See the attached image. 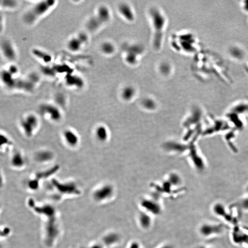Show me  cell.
I'll return each mask as SVG.
<instances>
[{"mask_svg":"<svg viewBox=\"0 0 248 248\" xmlns=\"http://www.w3.org/2000/svg\"><path fill=\"white\" fill-rule=\"evenodd\" d=\"M136 92L133 87L128 86L125 87L122 91V97L125 100L130 101L133 99L135 96Z\"/></svg>","mask_w":248,"mask_h":248,"instance_id":"5bb4252c","label":"cell"},{"mask_svg":"<svg viewBox=\"0 0 248 248\" xmlns=\"http://www.w3.org/2000/svg\"><path fill=\"white\" fill-rule=\"evenodd\" d=\"M142 103L143 107L148 110H153L156 107L155 102L150 98H145L142 101Z\"/></svg>","mask_w":248,"mask_h":248,"instance_id":"ffe728a7","label":"cell"},{"mask_svg":"<svg viewBox=\"0 0 248 248\" xmlns=\"http://www.w3.org/2000/svg\"><path fill=\"white\" fill-rule=\"evenodd\" d=\"M1 146H2V145H3L4 146H5V145H9L11 144V142L9 141V140L8 139V138H7L6 136H1Z\"/></svg>","mask_w":248,"mask_h":248,"instance_id":"cb8c5ba5","label":"cell"},{"mask_svg":"<svg viewBox=\"0 0 248 248\" xmlns=\"http://www.w3.org/2000/svg\"><path fill=\"white\" fill-rule=\"evenodd\" d=\"M88 36L86 33H80L69 41L67 43L68 48L71 52H78L88 42Z\"/></svg>","mask_w":248,"mask_h":248,"instance_id":"8992f818","label":"cell"},{"mask_svg":"<svg viewBox=\"0 0 248 248\" xmlns=\"http://www.w3.org/2000/svg\"><path fill=\"white\" fill-rule=\"evenodd\" d=\"M101 50L103 53L106 55H111L115 52V45L111 42L106 41L102 44Z\"/></svg>","mask_w":248,"mask_h":248,"instance_id":"ac0fdd59","label":"cell"},{"mask_svg":"<svg viewBox=\"0 0 248 248\" xmlns=\"http://www.w3.org/2000/svg\"><path fill=\"white\" fill-rule=\"evenodd\" d=\"M96 136L100 142H105L108 137L107 130L103 126H99L96 130Z\"/></svg>","mask_w":248,"mask_h":248,"instance_id":"2e32d148","label":"cell"},{"mask_svg":"<svg viewBox=\"0 0 248 248\" xmlns=\"http://www.w3.org/2000/svg\"><path fill=\"white\" fill-rule=\"evenodd\" d=\"M33 53L34 54L35 56L42 60L45 63H48L51 61L52 60V58L49 54L38 49H34L33 50Z\"/></svg>","mask_w":248,"mask_h":248,"instance_id":"d6986e66","label":"cell"},{"mask_svg":"<svg viewBox=\"0 0 248 248\" xmlns=\"http://www.w3.org/2000/svg\"><path fill=\"white\" fill-rule=\"evenodd\" d=\"M120 14L126 20L129 22H133L135 18L134 12L132 8L128 4L122 3L119 5L118 7Z\"/></svg>","mask_w":248,"mask_h":248,"instance_id":"8fae6325","label":"cell"},{"mask_svg":"<svg viewBox=\"0 0 248 248\" xmlns=\"http://www.w3.org/2000/svg\"><path fill=\"white\" fill-rule=\"evenodd\" d=\"M56 4L54 0L42 1L35 4L27 11L23 16V20L27 25H32L44 16Z\"/></svg>","mask_w":248,"mask_h":248,"instance_id":"7a4b0ae2","label":"cell"},{"mask_svg":"<svg viewBox=\"0 0 248 248\" xmlns=\"http://www.w3.org/2000/svg\"><path fill=\"white\" fill-rule=\"evenodd\" d=\"M160 70L165 75L168 74L171 71V67L169 64L167 63L162 64L160 66Z\"/></svg>","mask_w":248,"mask_h":248,"instance_id":"44dd1931","label":"cell"},{"mask_svg":"<svg viewBox=\"0 0 248 248\" xmlns=\"http://www.w3.org/2000/svg\"><path fill=\"white\" fill-rule=\"evenodd\" d=\"M8 71L13 76L15 74L17 73L18 72V69L15 66L12 65L10 67Z\"/></svg>","mask_w":248,"mask_h":248,"instance_id":"d4e9b609","label":"cell"},{"mask_svg":"<svg viewBox=\"0 0 248 248\" xmlns=\"http://www.w3.org/2000/svg\"><path fill=\"white\" fill-rule=\"evenodd\" d=\"M110 18L109 9L105 6H102L98 7L96 13L89 18L86 26L90 31H95L108 22Z\"/></svg>","mask_w":248,"mask_h":248,"instance_id":"3957f363","label":"cell"},{"mask_svg":"<svg viewBox=\"0 0 248 248\" xmlns=\"http://www.w3.org/2000/svg\"><path fill=\"white\" fill-rule=\"evenodd\" d=\"M223 229L222 227L220 225L205 223L200 227L199 231L202 236L204 237H209L221 234Z\"/></svg>","mask_w":248,"mask_h":248,"instance_id":"ba28073f","label":"cell"},{"mask_svg":"<svg viewBox=\"0 0 248 248\" xmlns=\"http://www.w3.org/2000/svg\"><path fill=\"white\" fill-rule=\"evenodd\" d=\"M1 50L3 56L9 61L15 60L17 57L13 45L8 40H4L1 42Z\"/></svg>","mask_w":248,"mask_h":248,"instance_id":"9c48e42d","label":"cell"},{"mask_svg":"<svg viewBox=\"0 0 248 248\" xmlns=\"http://www.w3.org/2000/svg\"><path fill=\"white\" fill-rule=\"evenodd\" d=\"M39 123L38 119L36 115L29 114L21 120L20 126L25 135L30 137L33 135Z\"/></svg>","mask_w":248,"mask_h":248,"instance_id":"5b68a950","label":"cell"},{"mask_svg":"<svg viewBox=\"0 0 248 248\" xmlns=\"http://www.w3.org/2000/svg\"><path fill=\"white\" fill-rule=\"evenodd\" d=\"M150 15L154 31L153 45L155 49L159 50L162 43L166 18L161 12L156 7L151 8Z\"/></svg>","mask_w":248,"mask_h":248,"instance_id":"6da1fadb","label":"cell"},{"mask_svg":"<svg viewBox=\"0 0 248 248\" xmlns=\"http://www.w3.org/2000/svg\"><path fill=\"white\" fill-rule=\"evenodd\" d=\"M1 5L5 7L12 8L15 7L17 5V2L15 1H2Z\"/></svg>","mask_w":248,"mask_h":248,"instance_id":"7402d4cb","label":"cell"},{"mask_svg":"<svg viewBox=\"0 0 248 248\" xmlns=\"http://www.w3.org/2000/svg\"><path fill=\"white\" fill-rule=\"evenodd\" d=\"M246 66L247 69V70H248V61H247V63L246 65Z\"/></svg>","mask_w":248,"mask_h":248,"instance_id":"4316f807","label":"cell"},{"mask_svg":"<svg viewBox=\"0 0 248 248\" xmlns=\"http://www.w3.org/2000/svg\"><path fill=\"white\" fill-rule=\"evenodd\" d=\"M35 158L36 160L40 162H47L53 159V154L50 151H41L36 154Z\"/></svg>","mask_w":248,"mask_h":248,"instance_id":"4fadbf2b","label":"cell"},{"mask_svg":"<svg viewBox=\"0 0 248 248\" xmlns=\"http://www.w3.org/2000/svg\"><path fill=\"white\" fill-rule=\"evenodd\" d=\"M40 111L45 115H47L53 122H59L62 118L61 112L57 107L50 104L45 103L40 107Z\"/></svg>","mask_w":248,"mask_h":248,"instance_id":"52a82bcc","label":"cell"},{"mask_svg":"<svg viewBox=\"0 0 248 248\" xmlns=\"http://www.w3.org/2000/svg\"><path fill=\"white\" fill-rule=\"evenodd\" d=\"M59 169H60V166L59 165H56V166L47 169V170H45L42 172H38L36 175V179L38 180L39 179L46 178L49 176H52L53 174L56 173Z\"/></svg>","mask_w":248,"mask_h":248,"instance_id":"9a60e30c","label":"cell"},{"mask_svg":"<svg viewBox=\"0 0 248 248\" xmlns=\"http://www.w3.org/2000/svg\"><path fill=\"white\" fill-rule=\"evenodd\" d=\"M113 192V188L111 186L106 185L103 186L100 189H99L95 194L98 197L107 198L112 195Z\"/></svg>","mask_w":248,"mask_h":248,"instance_id":"e0dca14e","label":"cell"},{"mask_svg":"<svg viewBox=\"0 0 248 248\" xmlns=\"http://www.w3.org/2000/svg\"><path fill=\"white\" fill-rule=\"evenodd\" d=\"M63 137L67 144L70 147H76L79 143V136L72 130H65L63 133Z\"/></svg>","mask_w":248,"mask_h":248,"instance_id":"30bf717a","label":"cell"},{"mask_svg":"<svg viewBox=\"0 0 248 248\" xmlns=\"http://www.w3.org/2000/svg\"><path fill=\"white\" fill-rule=\"evenodd\" d=\"M179 178L178 176L176 175H172L170 177V180L172 181L173 184H177L179 182Z\"/></svg>","mask_w":248,"mask_h":248,"instance_id":"484cf974","label":"cell"},{"mask_svg":"<svg viewBox=\"0 0 248 248\" xmlns=\"http://www.w3.org/2000/svg\"><path fill=\"white\" fill-rule=\"evenodd\" d=\"M241 9L246 14L248 15V0L242 1L240 4Z\"/></svg>","mask_w":248,"mask_h":248,"instance_id":"603a6c76","label":"cell"},{"mask_svg":"<svg viewBox=\"0 0 248 248\" xmlns=\"http://www.w3.org/2000/svg\"><path fill=\"white\" fill-rule=\"evenodd\" d=\"M36 76L33 75L26 79H15L12 76L9 80L6 83L8 88H11L23 90L26 92H31L33 91L36 84Z\"/></svg>","mask_w":248,"mask_h":248,"instance_id":"277c9868","label":"cell"},{"mask_svg":"<svg viewBox=\"0 0 248 248\" xmlns=\"http://www.w3.org/2000/svg\"><path fill=\"white\" fill-rule=\"evenodd\" d=\"M12 165L16 168H22L26 163L25 158L20 152H15L11 160Z\"/></svg>","mask_w":248,"mask_h":248,"instance_id":"7c38bea8","label":"cell"}]
</instances>
